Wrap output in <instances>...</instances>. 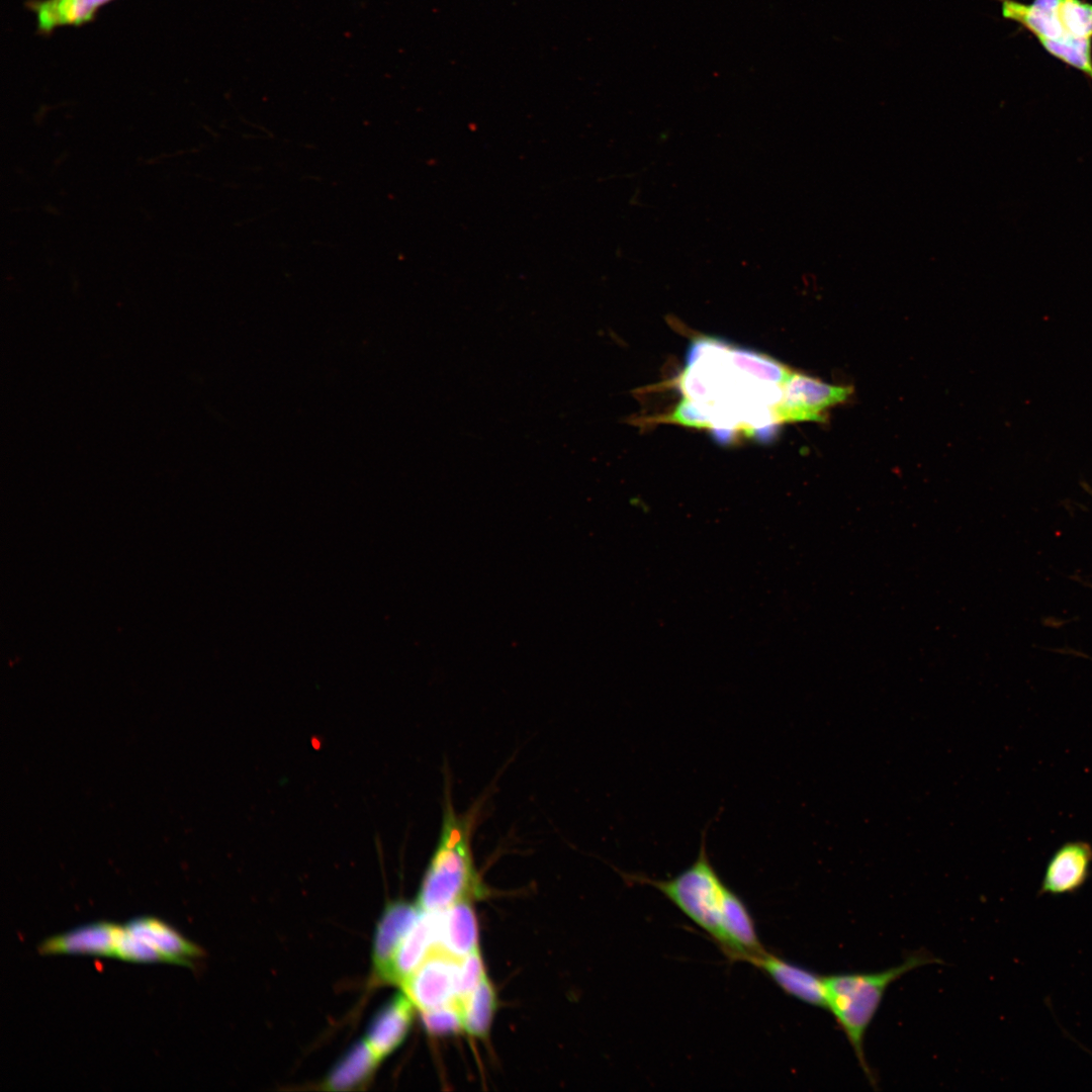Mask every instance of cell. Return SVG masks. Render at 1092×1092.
<instances>
[{
    "label": "cell",
    "mask_w": 1092,
    "mask_h": 1092,
    "mask_svg": "<svg viewBox=\"0 0 1092 1092\" xmlns=\"http://www.w3.org/2000/svg\"><path fill=\"white\" fill-rule=\"evenodd\" d=\"M848 386L825 383L809 375L792 372L783 384V395L775 407L780 424L825 420V413L848 399Z\"/></svg>",
    "instance_id": "8992f818"
},
{
    "label": "cell",
    "mask_w": 1092,
    "mask_h": 1092,
    "mask_svg": "<svg viewBox=\"0 0 1092 1092\" xmlns=\"http://www.w3.org/2000/svg\"><path fill=\"white\" fill-rule=\"evenodd\" d=\"M729 356L735 366L762 382L783 385L793 372L776 359L753 350L730 346Z\"/></svg>",
    "instance_id": "d6986e66"
},
{
    "label": "cell",
    "mask_w": 1092,
    "mask_h": 1092,
    "mask_svg": "<svg viewBox=\"0 0 1092 1092\" xmlns=\"http://www.w3.org/2000/svg\"><path fill=\"white\" fill-rule=\"evenodd\" d=\"M705 837L703 834L695 861L673 878L657 880L639 875L632 879L662 893L720 947L723 942V901L728 886L710 860Z\"/></svg>",
    "instance_id": "3957f363"
},
{
    "label": "cell",
    "mask_w": 1092,
    "mask_h": 1092,
    "mask_svg": "<svg viewBox=\"0 0 1092 1092\" xmlns=\"http://www.w3.org/2000/svg\"><path fill=\"white\" fill-rule=\"evenodd\" d=\"M115 958L135 963H168L185 966L183 962L135 937L124 926L117 939Z\"/></svg>",
    "instance_id": "ffe728a7"
},
{
    "label": "cell",
    "mask_w": 1092,
    "mask_h": 1092,
    "mask_svg": "<svg viewBox=\"0 0 1092 1092\" xmlns=\"http://www.w3.org/2000/svg\"><path fill=\"white\" fill-rule=\"evenodd\" d=\"M752 965L765 973L787 995L827 1010L824 977L767 951Z\"/></svg>",
    "instance_id": "ba28073f"
},
{
    "label": "cell",
    "mask_w": 1092,
    "mask_h": 1092,
    "mask_svg": "<svg viewBox=\"0 0 1092 1092\" xmlns=\"http://www.w3.org/2000/svg\"><path fill=\"white\" fill-rule=\"evenodd\" d=\"M439 947L456 959L478 948V930L470 900L459 901L441 912Z\"/></svg>",
    "instance_id": "5bb4252c"
},
{
    "label": "cell",
    "mask_w": 1092,
    "mask_h": 1092,
    "mask_svg": "<svg viewBox=\"0 0 1092 1092\" xmlns=\"http://www.w3.org/2000/svg\"><path fill=\"white\" fill-rule=\"evenodd\" d=\"M472 817L456 813L447 794L437 846L422 881L418 905L442 911L484 892L471 851Z\"/></svg>",
    "instance_id": "7a4b0ae2"
},
{
    "label": "cell",
    "mask_w": 1092,
    "mask_h": 1092,
    "mask_svg": "<svg viewBox=\"0 0 1092 1092\" xmlns=\"http://www.w3.org/2000/svg\"><path fill=\"white\" fill-rule=\"evenodd\" d=\"M442 911H423L405 934L393 957L389 983L401 984L439 946Z\"/></svg>",
    "instance_id": "8fae6325"
},
{
    "label": "cell",
    "mask_w": 1092,
    "mask_h": 1092,
    "mask_svg": "<svg viewBox=\"0 0 1092 1092\" xmlns=\"http://www.w3.org/2000/svg\"><path fill=\"white\" fill-rule=\"evenodd\" d=\"M380 1063L366 1039L354 1044L332 1069L324 1088L334 1091L352 1090L366 1084Z\"/></svg>",
    "instance_id": "e0dca14e"
},
{
    "label": "cell",
    "mask_w": 1092,
    "mask_h": 1092,
    "mask_svg": "<svg viewBox=\"0 0 1092 1092\" xmlns=\"http://www.w3.org/2000/svg\"><path fill=\"white\" fill-rule=\"evenodd\" d=\"M940 960L920 949L907 956L899 966L879 972L839 973L825 976L829 1010L851 1045L870 1084L877 1085L866 1052L867 1031L878 1013L888 987L908 972Z\"/></svg>",
    "instance_id": "6da1fadb"
},
{
    "label": "cell",
    "mask_w": 1092,
    "mask_h": 1092,
    "mask_svg": "<svg viewBox=\"0 0 1092 1092\" xmlns=\"http://www.w3.org/2000/svg\"><path fill=\"white\" fill-rule=\"evenodd\" d=\"M495 1003L492 985L485 976L461 1003L463 1029L472 1036H486L492 1022Z\"/></svg>",
    "instance_id": "ac0fdd59"
},
{
    "label": "cell",
    "mask_w": 1092,
    "mask_h": 1092,
    "mask_svg": "<svg viewBox=\"0 0 1092 1092\" xmlns=\"http://www.w3.org/2000/svg\"><path fill=\"white\" fill-rule=\"evenodd\" d=\"M1002 17L1032 33L1054 58L1079 70L1092 81V41L1077 39L1060 13V0H998Z\"/></svg>",
    "instance_id": "277c9868"
},
{
    "label": "cell",
    "mask_w": 1092,
    "mask_h": 1092,
    "mask_svg": "<svg viewBox=\"0 0 1092 1092\" xmlns=\"http://www.w3.org/2000/svg\"><path fill=\"white\" fill-rule=\"evenodd\" d=\"M425 1028L436 1035H444L463 1029L462 1009L459 1003H453L422 1012Z\"/></svg>",
    "instance_id": "44dd1931"
},
{
    "label": "cell",
    "mask_w": 1092,
    "mask_h": 1092,
    "mask_svg": "<svg viewBox=\"0 0 1092 1092\" xmlns=\"http://www.w3.org/2000/svg\"><path fill=\"white\" fill-rule=\"evenodd\" d=\"M485 976L478 948L460 960L458 980V1002L460 1006Z\"/></svg>",
    "instance_id": "7402d4cb"
},
{
    "label": "cell",
    "mask_w": 1092,
    "mask_h": 1092,
    "mask_svg": "<svg viewBox=\"0 0 1092 1092\" xmlns=\"http://www.w3.org/2000/svg\"><path fill=\"white\" fill-rule=\"evenodd\" d=\"M460 960L437 946L401 984L420 1011L458 1002Z\"/></svg>",
    "instance_id": "5b68a950"
},
{
    "label": "cell",
    "mask_w": 1092,
    "mask_h": 1092,
    "mask_svg": "<svg viewBox=\"0 0 1092 1092\" xmlns=\"http://www.w3.org/2000/svg\"><path fill=\"white\" fill-rule=\"evenodd\" d=\"M112 0H32L37 30L50 33L60 26H78L91 21L100 7Z\"/></svg>",
    "instance_id": "2e32d148"
},
{
    "label": "cell",
    "mask_w": 1092,
    "mask_h": 1092,
    "mask_svg": "<svg viewBox=\"0 0 1092 1092\" xmlns=\"http://www.w3.org/2000/svg\"><path fill=\"white\" fill-rule=\"evenodd\" d=\"M124 927L135 937L183 962L186 967H193L191 960L203 954V950L198 945L155 917H140L131 920Z\"/></svg>",
    "instance_id": "9a60e30c"
},
{
    "label": "cell",
    "mask_w": 1092,
    "mask_h": 1092,
    "mask_svg": "<svg viewBox=\"0 0 1092 1092\" xmlns=\"http://www.w3.org/2000/svg\"><path fill=\"white\" fill-rule=\"evenodd\" d=\"M122 926L111 922H95L50 937L38 945L41 954H92L115 957Z\"/></svg>",
    "instance_id": "7c38bea8"
},
{
    "label": "cell",
    "mask_w": 1092,
    "mask_h": 1092,
    "mask_svg": "<svg viewBox=\"0 0 1092 1092\" xmlns=\"http://www.w3.org/2000/svg\"><path fill=\"white\" fill-rule=\"evenodd\" d=\"M1092 845L1082 840L1063 843L1051 856L1041 884V892L1054 895L1081 888L1089 877Z\"/></svg>",
    "instance_id": "30bf717a"
},
{
    "label": "cell",
    "mask_w": 1092,
    "mask_h": 1092,
    "mask_svg": "<svg viewBox=\"0 0 1092 1092\" xmlns=\"http://www.w3.org/2000/svg\"><path fill=\"white\" fill-rule=\"evenodd\" d=\"M722 931L723 942L720 948L731 961L753 964L766 952L748 908L729 887L723 901Z\"/></svg>",
    "instance_id": "52a82bcc"
},
{
    "label": "cell",
    "mask_w": 1092,
    "mask_h": 1092,
    "mask_svg": "<svg viewBox=\"0 0 1092 1092\" xmlns=\"http://www.w3.org/2000/svg\"><path fill=\"white\" fill-rule=\"evenodd\" d=\"M414 1007L404 993L398 994L373 1017L366 1040L380 1061L403 1042L413 1022Z\"/></svg>",
    "instance_id": "4fadbf2b"
},
{
    "label": "cell",
    "mask_w": 1092,
    "mask_h": 1092,
    "mask_svg": "<svg viewBox=\"0 0 1092 1092\" xmlns=\"http://www.w3.org/2000/svg\"><path fill=\"white\" fill-rule=\"evenodd\" d=\"M421 912L419 905L403 901L391 903L383 911L376 927L372 949L373 970L380 982L389 983L396 949Z\"/></svg>",
    "instance_id": "9c48e42d"
}]
</instances>
